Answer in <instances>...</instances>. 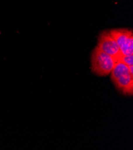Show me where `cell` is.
<instances>
[{"label":"cell","instance_id":"7a4b0ae2","mask_svg":"<svg viewBox=\"0 0 133 150\" xmlns=\"http://www.w3.org/2000/svg\"><path fill=\"white\" fill-rule=\"evenodd\" d=\"M119 46L122 55H133V31L127 28L109 30Z\"/></svg>","mask_w":133,"mask_h":150},{"label":"cell","instance_id":"8992f818","mask_svg":"<svg viewBox=\"0 0 133 150\" xmlns=\"http://www.w3.org/2000/svg\"><path fill=\"white\" fill-rule=\"evenodd\" d=\"M128 68H129V73L131 74V76H133V66H130V67H128Z\"/></svg>","mask_w":133,"mask_h":150},{"label":"cell","instance_id":"3957f363","mask_svg":"<svg viewBox=\"0 0 133 150\" xmlns=\"http://www.w3.org/2000/svg\"><path fill=\"white\" fill-rule=\"evenodd\" d=\"M97 47L103 52L113 57L117 62L120 61L122 56L118 45L109 30L102 31L97 38Z\"/></svg>","mask_w":133,"mask_h":150},{"label":"cell","instance_id":"6da1fadb","mask_svg":"<svg viewBox=\"0 0 133 150\" xmlns=\"http://www.w3.org/2000/svg\"><path fill=\"white\" fill-rule=\"evenodd\" d=\"M116 62H118L113 57L103 52L97 46L91 53V70L97 76H108Z\"/></svg>","mask_w":133,"mask_h":150},{"label":"cell","instance_id":"277c9868","mask_svg":"<svg viewBox=\"0 0 133 150\" xmlns=\"http://www.w3.org/2000/svg\"><path fill=\"white\" fill-rule=\"evenodd\" d=\"M115 87L124 95L133 94V76L129 72L122 75L112 81Z\"/></svg>","mask_w":133,"mask_h":150},{"label":"cell","instance_id":"5b68a950","mask_svg":"<svg viewBox=\"0 0 133 150\" xmlns=\"http://www.w3.org/2000/svg\"><path fill=\"white\" fill-rule=\"evenodd\" d=\"M120 61L128 67L133 66V55H122Z\"/></svg>","mask_w":133,"mask_h":150}]
</instances>
